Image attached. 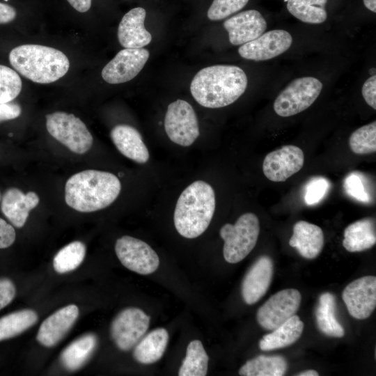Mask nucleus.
Listing matches in <instances>:
<instances>
[{
    "instance_id": "f257e3e1",
    "label": "nucleus",
    "mask_w": 376,
    "mask_h": 376,
    "mask_svg": "<svg viewBox=\"0 0 376 376\" xmlns=\"http://www.w3.org/2000/svg\"><path fill=\"white\" fill-rule=\"evenodd\" d=\"M247 77L235 65H214L199 70L191 81L190 91L201 106L216 109L231 104L245 91Z\"/></svg>"
},
{
    "instance_id": "f03ea898",
    "label": "nucleus",
    "mask_w": 376,
    "mask_h": 376,
    "mask_svg": "<svg viewBox=\"0 0 376 376\" xmlns=\"http://www.w3.org/2000/svg\"><path fill=\"white\" fill-rule=\"evenodd\" d=\"M120 190V182L113 173L86 170L67 180L65 200L68 206L78 212H91L110 205Z\"/></svg>"
},
{
    "instance_id": "7ed1b4c3",
    "label": "nucleus",
    "mask_w": 376,
    "mask_h": 376,
    "mask_svg": "<svg viewBox=\"0 0 376 376\" xmlns=\"http://www.w3.org/2000/svg\"><path fill=\"white\" fill-rule=\"evenodd\" d=\"M215 205V194L212 186L203 180L192 182L177 201L173 214L176 230L188 239L200 236L209 226Z\"/></svg>"
},
{
    "instance_id": "20e7f679",
    "label": "nucleus",
    "mask_w": 376,
    "mask_h": 376,
    "mask_svg": "<svg viewBox=\"0 0 376 376\" xmlns=\"http://www.w3.org/2000/svg\"><path fill=\"white\" fill-rule=\"evenodd\" d=\"M9 61L23 77L40 84L57 81L70 68L68 57L60 50L33 44L13 49L9 54Z\"/></svg>"
},
{
    "instance_id": "39448f33",
    "label": "nucleus",
    "mask_w": 376,
    "mask_h": 376,
    "mask_svg": "<svg viewBox=\"0 0 376 376\" xmlns=\"http://www.w3.org/2000/svg\"><path fill=\"white\" fill-rule=\"evenodd\" d=\"M260 233L258 217L251 212L242 214L234 224H226L219 230L224 242L225 260L235 264L245 258L255 247Z\"/></svg>"
},
{
    "instance_id": "423d86ee",
    "label": "nucleus",
    "mask_w": 376,
    "mask_h": 376,
    "mask_svg": "<svg viewBox=\"0 0 376 376\" xmlns=\"http://www.w3.org/2000/svg\"><path fill=\"white\" fill-rule=\"evenodd\" d=\"M46 127L55 139L77 154L91 148L93 136L81 120L72 113L56 111L46 116Z\"/></svg>"
},
{
    "instance_id": "0eeeda50",
    "label": "nucleus",
    "mask_w": 376,
    "mask_h": 376,
    "mask_svg": "<svg viewBox=\"0 0 376 376\" xmlns=\"http://www.w3.org/2000/svg\"><path fill=\"white\" fill-rule=\"evenodd\" d=\"M322 89V82L315 77L296 79L277 96L274 103V110L281 117L296 115L311 106Z\"/></svg>"
},
{
    "instance_id": "6e6552de",
    "label": "nucleus",
    "mask_w": 376,
    "mask_h": 376,
    "mask_svg": "<svg viewBox=\"0 0 376 376\" xmlns=\"http://www.w3.org/2000/svg\"><path fill=\"white\" fill-rule=\"evenodd\" d=\"M164 129L171 141L184 147L191 146L200 134L196 114L191 105L177 100L168 106Z\"/></svg>"
},
{
    "instance_id": "1a4fd4ad",
    "label": "nucleus",
    "mask_w": 376,
    "mask_h": 376,
    "mask_svg": "<svg viewBox=\"0 0 376 376\" xmlns=\"http://www.w3.org/2000/svg\"><path fill=\"white\" fill-rule=\"evenodd\" d=\"M150 318L143 310L130 307L121 311L113 320L111 336L118 349L128 351L146 333Z\"/></svg>"
},
{
    "instance_id": "9d476101",
    "label": "nucleus",
    "mask_w": 376,
    "mask_h": 376,
    "mask_svg": "<svg viewBox=\"0 0 376 376\" xmlns=\"http://www.w3.org/2000/svg\"><path fill=\"white\" fill-rule=\"evenodd\" d=\"M116 254L127 269L142 275L155 272L159 265L157 253L146 242L128 235L116 240Z\"/></svg>"
},
{
    "instance_id": "9b49d317",
    "label": "nucleus",
    "mask_w": 376,
    "mask_h": 376,
    "mask_svg": "<svg viewBox=\"0 0 376 376\" xmlns=\"http://www.w3.org/2000/svg\"><path fill=\"white\" fill-rule=\"evenodd\" d=\"M301 300L299 290H281L272 295L258 310L256 319L266 330H274L296 314Z\"/></svg>"
},
{
    "instance_id": "f8f14e48",
    "label": "nucleus",
    "mask_w": 376,
    "mask_h": 376,
    "mask_svg": "<svg viewBox=\"0 0 376 376\" xmlns=\"http://www.w3.org/2000/svg\"><path fill=\"white\" fill-rule=\"evenodd\" d=\"M149 56V52L144 48H125L104 67L102 77L111 84L129 81L143 69Z\"/></svg>"
},
{
    "instance_id": "ddd939ff",
    "label": "nucleus",
    "mask_w": 376,
    "mask_h": 376,
    "mask_svg": "<svg viewBox=\"0 0 376 376\" xmlns=\"http://www.w3.org/2000/svg\"><path fill=\"white\" fill-rule=\"evenodd\" d=\"M342 298L354 318H369L376 307V277L366 276L353 281L343 290Z\"/></svg>"
},
{
    "instance_id": "4468645a",
    "label": "nucleus",
    "mask_w": 376,
    "mask_h": 376,
    "mask_svg": "<svg viewBox=\"0 0 376 376\" xmlns=\"http://www.w3.org/2000/svg\"><path fill=\"white\" fill-rule=\"evenodd\" d=\"M304 163L302 150L293 145H286L268 153L263 163L265 177L272 182H285L301 170Z\"/></svg>"
},
{
    "instance_id": "2eb2a0df",
    "label": "nucleus",
    "mask_w": 376,
    "mask_h": 376,
    "mask_svg": "<svg viewBox=\"0 0 376 376\" xmlns=\"http://www.w3.org/2000/svg\"><path fill=\"white\" fill-rule=\"evenodd\" d=\"M292 38L285 30L269 31L238 49L241 57L255 61H266L281 55L291 46Z\"/></svg>"
},
{
    "instance_id": "dca6fc26",
    "label": "nucleus",
    "mask_w": 376,
    "mask_h": 376,
    "mask_svg": "<svg viewBox=\"0 0 376 376\" xmlns=\"http://www.w3.org/2000/svg\"><path fill=\"white\" fill-rule=\"evenodd\" d=\"M273 272V262L268 256H261L253 263L242 283V297L246 304H256L266 294Z\"/></svg>"
},
{
    "instance_id": "f3484780",
    "label": "nucleus",
    "mask_w": 376,
    "mask_h": 376,
    "mask_svg": "<svg viewBox=\"0 0 376 376\" xmlns=\"http://www.w3.org/2000/svg\"><path fill=\"white\" fill-rule=\"evenodd\" d=\"M230 42L240 45L255 40L267 29V22L256 10H247L237 13L224 22Z\"/></svg>"
},
{
    "instance_id": "a211bd4d",
    "label": "nucleus",
    "mask_w": 376,
    "mask_h": 376,
    "mask_svg": "<svg viewBox=\"0 0 376 376\" xmlns=\"http://www.w3.org/2000/svg\"><path fill=\"white\" fill-rule=\"evenodd\" d=\"M79 308L70 304L47 318L40 326L36 339L42 345H56L70 330L79 316Z\"/></svg>"
},
{
    "instance_id": "6ab92c4d",
    "label": "nucleus",
    "mask_w": 376,
    "mask_h": 376,
    "mask_svg": "<svg viewBox=\"0 0 376 376\" xmlns=\"http://www.w3.org/2000/svg\"><path fill=\"white\" fill-rule=\"evenodd\" d=\"M146 12L143 8L136 7L124 15L118 28L120 44L125 48H142L148 45L151 34L145 29Z\"/></svg>"
},
{
    "instance_id": "aec40b11",
    "label": "nucleus",
    "mask_w": 376,
    "mask_h": 376,
    "mask_svg": "<svg viewBox=\"0 0 376 376\" xmlns=\"http://www.w3.org/2000/svg\"><path fill=\"white\" fill-rule=\"evenodd\" d=\"M40 198L34 191L23 193L17 188L7 189L1 199L2 213L16 228H22L26 223L29 212L39 203Z\"/></svg>"
},
{
    "instance_id": "412c9836",
    "label": "nucleus",
    "mask_w": 376,
    "mask_h": 376,
    "mask_svg": "<svg viewBox=\"0 0 376 376\" xmlns=\"http://www.w3.org/2000/svg\"><path fill=\"white\" fill-rule=\"evenodd\" d=\"M111 139L117 149L126 157L139 164L149 159V152L139 132L134 127L120 124L110 132Z\"/></svg>"
},
{
    "instance_id": "4be33fe9",
    "label": "nucleus",
    "mask_w": 376,
    "mask_h": 376,
    "mask_svg": "<svg viewBox=\"0 0 376 376\" xmlns=\"http://www.w3.org/2000/svg\"><path fill=\"white\" fill-rule=\"evenodd\" d=\"M289 244L296 249L303 258L314 259L319 256L324 246L323 231L317 225L299 221L293 226Z\"/></svg>"
},
{
    "instance_id": "5701e85b",
    "label": "nucleus",
    "mask_w": 376,
    "mask_h": 376,
    "mask_svg": "<svg viewBox=\"0 0 376 376\" xmlns=\"http://www.w3.org/2000/svg\"><path fill=\"white\" fill-rule=\"evenodd\" d=\"M343 247L350 252H360L372 248L376 243L375 220L366 217L356 221L344 230Z\"/></svg>"
},
{
    "instance_id": "b1692460",
    "label": "nucleus",
    "mask_w": 376,
    "mask_h": 376,
    "mask_svg": "<svg viewBox=\"0 0 376 376\" xmlns=\"http://www.w3.org/2000/svg\"><path fill=\"white\" fill-rule=\"evenodd\" d=\"M304 327L299 317L294 315L272 332L263 336L259 347L263 351H269L290 346L301 337Z\"/></svg>"
},
{
    "instance_id": "393cba45",
    "label": "nucleus",
    "mask_w": 376,
    "mask_h": 376,
    "mask_svg": "<svg viewBox=\"0 0 376 376\" xmlns=\"http://www.w3.org/2000/svg\"><path fill=\"white\" fill-rule=\"evenodd\" d=\"M169 338V333L164 328L151 331L136 343L133 351L134 359L142 364L157 362L162 357Z\"/></svg>"
},
{
    "instance_id": "a878e982",
    "label": "nucleus",
    "mask_w": 376,
    "mask_h": 376,
    "mask_svg": "<svg viewBox=\"0 0 376 376\" xmlns=\"http://www.w3.org/2000/svg\"><path fill=\"white\" fill-rule=\"evenodd\" d=\"M336 301L335 296L329 292L321 294L315 311L318 329L330 337L342 338L345 330L336 315Z\"/></svg>"
},
{
    "instance_id": "bb28decb",
    "label": "nucleus",
    "mask_w": 376,
    "mask_h": 376,
    "mask_svg": "<svg viewBox=\"0 0 376 376\" xmlns=\"http://www.w3.org/2000/svg\"><path fill=\"white\" fill-rule=\"evenodd\" d=\"M97 344L94 334H86L69 344L61 352L60 360L63 366L69 371L81 368L91 358Z\"/></svg>"
},
{
    "instance_id": "cd10ccee",
    "label": "nucleus",
    "mask_w": 376,
    "mask_h": 376,
    "mask_svg": "<svg viewBox=\"0 0 376 376\" xmlns=\"http://www.w3.org/2000/svg\"><path fill=\"white\" fill-rule=\"evenodd\" d=\"M288 369L286 359L279 355H259L247 361L239 370L242 376H282Z\"/></svg>"
},
{
    "instance_id": "c85d7f7f",
    "label": "nucleus",
    "mask_w": 376,
    "mask_h": 376,
    "mask_svg": "<svg viewBox=\"0 0 376 376\" xmlns=\"http://www.w3.org/2000/svg\"><path fill=\"white\" fill-rule=\"evenodd\" d=\"M38 316L32 309H22L0 318V341L23 333L38 321Z\"/></svg>"
},
{
    "instance_id": "c756f323",
    "label": "nucleus",
    "mask_w": 376,
    "mask_h": 376,
    "mask_svg": "<svg viewBox=\"0 0 376 376\" xmlns=\"http://www.w3.org/2000/svg\"><path fill=\"white\" fill-rule=\"evenodd\" d=\"M328 0H288L287 9L297 19L308 24H321L327 18Z\"/></svg>"
},
{
    "instance_id": "7c9ffc66",
    "label": "nucleus",
    "mask_w": 376,
    "mask_h": 376,
    "mask_svg": "<svg viewBox=\"0 0 376 376\" xmlns=\"http://www.w3.org/2000/svg\"><path fill=\"white\" fill-rule=\"evenodd\" d=\"M209 357L201 340H191L178 370L179 376H204L208 368Z\"/></svg>"
},
{
    "instance_id": "2f4dec72",
    "label": "nucleus",
    "mask_w": 376,
    "mask_h": 376,
    "mask_svg": "<svg viewBox=\"0 0 376 376\" xmlns=\"http://www.w3.org/2000/svg\"><path fill=\"white\" fill-rule=\"evenodd\" d=\"M86 246L81 241H74L61 249L53 259V267L58 274H64L77 269L86 255Z\"/></svg>"
},
{
    "instance_id": "473e14b6",
    "label": "nucleus",
    "mask_w": 376,
    "mask_h": 376,
    "mask_svg": "<svg viewBox=\"0 0 376 376\" xmlns=\"http://www.w3.org/2000/svg\"><path fill=\"white\" fill-rule=\"evenodd\" d=\"M349 146L357 155H367L376 151V122L363 125L350 135Z\"/></svg>"
},
{
    "instance_id": "72a5a7b5",
    "label": "nucleus",
    "mask_w": 376,
    "mask_h": 376,
    "mask_svg": "<svg viewBox=\"0 0 376 376\" xmlns=\"http://www.w3.org/2000/svg\"><path fill=\"white\" fill-rule=\"evenodd\" d=\"M22 80L13 69L0 65V103L13 101L20 93Z\"/></svg>"
},
{
    "instance_id": "f704fd0d",
    "label": "nucleus",
    "mask_w": 376,
    "mask_h": 376,
    "mask_svg": "<svg viewBox=\"0 0 376 376\" xmlns=\"http://www.w3.org/2000/svg\"><path fill=\"white\" fill-rule=\"evenodd\" d=\"M249 0H214L207 10V17L212 21L223 19L242 9Z\"/></svg>"
},
{
    "instance_id": "c9c22d12",
    "label": "nucleus",
    "mask_w": 376,
    "mask_h": 376,
    "mask_svg": "<svg viewBox=\"0 0 376 376\" xmlns=\"http://www.w3.org/2000/svg\"><path fill=\"white\" fill-rule=\"evenodd\" d=\"M329 189V182L323 177H315L310 180L306 186L305 203L308 205L318 203L327 194Z\"/></svg>"
},
{
    "instance_id": "e433bc0d",
    "label": "nucleus",
    "mask_w": 376,
    "mask_h": 376,
    "mask_svg": "<svg viewBox=\"0 0 376 376\" xmlns=\"http://www.w3.org/2000/svg\"><path fill=\"white\" fill-rule=\"evenodd\" d=\"M344 189L349 196L359 201L367 203L370 201L363 179L356 172L350 173L345 178Z\"/></svg>"
},
{
    "instance_id": "4c0bfd02",
    "label": "nucleus",
    "mask_w": 376,
    "mask_h": 376,
    "mask_svg": "<svg viewBox=\"0 0 376 376\" xmlns=\"http://www.w3.org/2000/svg\"><path fill=\"white\" fill-rule=\"evenodd\" d=\"M15 294L16 288L13 282L7 278L0 279V310L13 300Z\"/></svg>"
},
{
    "instance_id": "58836bf2",
    "label": "nucleus",
    "mask_w": 376,
    "mask_h": 376,
    "mask_svg": "<svg viewBox=\"0 0 376 376\" xmlns=\"http://www.w3.org/2000/svg\"><path fill=\"white\" fill-rule=\"evenodd\" d=\"M361 93L366 102L376 109V76L372 75L363 84Z\"/></svg>"
},
{
    "instance_id": "ea45409f",
    "label": "nucleus",
    "mask_w": 376,
    "mask_h": 376,
    "mask_svg": "<svg viewBox=\"0 0 376 376\" xmlns=\"http://www.w3.org/2000/svg\"><path fill=\"white\" fill-rule=\"evenodd\" d=\"M16 237L14 228L5 220L0 218V249L11 246Z\"/></svg>"
},
{
    "instance_id": "a19ab883",
    "label": "nucleus",
    "mask_w": 376,
    "mask_h": 376,
    "mask_svg": "<svg viewBox=\"0 0 376 376\" xmlns=\"http://www.w3.org/2000/svg\"><path fill=\"white\" fill-rule=\"evenodd\" d=\"M21 112V107L16 102L0 103V122L16 118Z\"/></svg>"
},
{
    "instance_id": "79ce46f5",
    "label": "nucleus",
    "mask_w": 376,
    "mask_h": 376,
    "mask_svg": "<svg viewBox=\"0 0 376 376\" xmlns=\"http://www.w3.org/2000/svg\"><path fill=\"white\" fill-rule=\"evenodd\" d=\"M17 16L15 8L9 4L0 2V24L9 23Z\"/></svg>"
},
{
    "instance_id": "37998d69",
    "label": "nucleus",
    "mask_w": 376,
    "mask_h": 376,
    "mask_svg": "<svg viewBox=\"0 0 376 376\" xmlns=\"http://www.w3.org/2000/svg\"><path fill=\"white\" fill-rule=\"evenodd\" d=\"M364 6L373 13H376V0H363Z\"/></svg>"
},
{
    "instance_id": "c03bdc74",
    "label": "nucleus",
    "mask_w": 376,
    "mask_h": 376,
    "mask_svg": "<svg viewBox=\"0 0 376 376\" xmlns=\"http://www.w3.org/2000/svg\"><path fill=\"white\" fill-rule=\"evenodd\" d=\"M297 376H318L319 373L313 369L306 370L302 372L299 373L296 375Z\"/></svg>"
},
{
    "instance_id": "a18cd8bd",
    "label": "nucleus",
    "mask_w": 376,
    "mask_h": 376,
    "mask_svg": "<svg viewBox=\"0 0 376 376\" xmlns=\"http://www.w3.org/2000/svg\"><path fill=\"white\" fill-rule=\"evenodd\" d=\"M5 1H8V0H5Z\"/></svg>"
},
{
    "instance_id": "49530a36",
    "label": "nucleus",
    "mask_w": 376,
    "mask_h": 376,
    "mask_svg": "<svg viewBox=\"0 0 376 376\" xmlns=\"http://www.w3.org/2000/svg\"><path fill=\"white\" fill-rule=\"evenodd\" d=\"M0 197H1V196H0Z\"/></svg>"
}]
</instances>
